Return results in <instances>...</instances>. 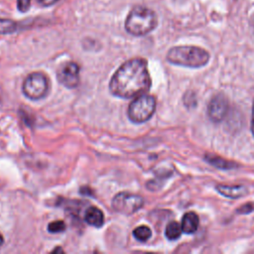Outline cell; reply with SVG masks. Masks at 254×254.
<instances>
[{
    "instance_id": "9",
    "label": "cell",
    "mask_w": 254,
    "mask_h": 254,
    "mask_svg": "<svg viewBox=\"0 0 254 254\" xmlns=\"http://www.w3.org/2000/svg\"><path fill=\"white\" fill-rule=\"evenodd\" d=\"M216 190L219 193L226 197L238 198L245 195L248 191L244 186H226V185H217Z\"/></svg>"
},
{
    "instance_id": "12",
    "label": "cell",
    "mask_w": 254,
    "mask_h": 254,
    "mask_svg": "<svg viewBox=\"0 0 254 254\" xmlns=\"http://www.w3.org/2000/svg\"><path fill=\"white\" fill-rule=\"evenodd\" d=\"M205 160L210 165H212L216 168H219V169H223V170L233 169V168H236V166H237L234 162H230V161H227L226 159L217 157L215 155H210V154L205 155Z\"/></svg>"
},
{
    "instance_id": "21",
    "label": "cell",
    "mask_w": 254,
    "mask_h": 254,
    "mask_svg": "<svg viewBox=\"0 0 254 254\" xmlns=\"http://www.w3.org/2000/svg\"><path fill=\"white\" fill-rule=\"evenodd\" d=\"M3 243V237H2V235L0 234V245Z\"/></svg>"
},
{
    "instance_id": "1",
    "label": "cell",
    "mask_w": 254,
    "mask_h": 254,
    "mask_svg": "<svg viewBox=\"0 0 254 254\" xmlns=\"http://www.w3.org/2000/svg\"><path fill=\"white\" fill-rule=\"evenodd\" d=\"M150 86L151 77L147 62L141 58H134L122 64L109 82L110 92L124 99L145 94Z\"/></svg>"
},
{
    "instance_id": "18",
    "label": "cell",
    "mask_w": 254,
    "mask_h": 254,
    "mask_svg": "<svg viewBox=\"0 0 254 254\" xmlns=\"http://www.w3.org/2000/svg\"><path fill=\"white\" fill-rule=\"evenodd\" d=\"M31 0H17L18 10L21 12H26L30 8Z\"/></svg>"
},
{
    "instance_id": "16",
    "label": "cell",
    "mask_w": 254,
    "mask_h": 254,
    "mask_svg": "<svg viewBox=\"0 0 254 254\" xmlns=\"http://www.w3.org/2000/svg\"><path fill=\"white\" fill-rule=\"evenodd\" d=\"M65 223L63 220H55L48 225V230L51 233H60L65 230Z\"/></svg>"
},
{
    "instance_id": "13",
    "label": "cell",
    "mask_w": 254,
    "mask_h": 254,
    "mask_svg": "<svg viewBox=\"0 0 254 254\" xmlns=\"http://www.w3.org/2000/svg\"><path fill=\"white\" fill-rule=\"evenodd\" d=\"M183 232L182 225L179 224L177 221H171L165 230V235L169 240H176L178 239Z\"/></svg>"
},
{
    "instance_id": "4",
    "label": "cell",
    "mask_w": 254,
    "mask_h": 254,
    "mask_svg": "<svg viewBox=\"0 0 254 254\" xmlns=\"http://www.w3.org/2000/svg\"><path fill=\"white\" fill-rule=\"evenodd\" d=\"M156 109V100L154 96L148 94H142L130 103L128 107L129 119L136 123H144L148 121L154 114Z\"/></svg>"
},
{
    "instance_id": "6",
    "label": "cell",
    "mask_w": 254,
    "mask_h": 254,
    "mask_svg": "<svg viewBox=\"0 0 254 254\" xmlns=\"http://www.w3.org/2000/svg\"><path fill=\"white\" fill-rule=\"evenodd\" d=\"M112 207L119 213L130 215L139 210L143 204L144 199L138 194L127 191L118 192L112 199Z\"/></svg>"
},
{
    "instance_id": "20",
    "label": "cell",
    "mask_w": 254,
    "mask_h": 254,
    "mask_svg": "<svg viewBox=\"0 0 254 254\" xmlns=\"http://www.w3.org/2000/svg\"><path fill=\"white\" fill-rule=\"evenodd\" d=\"M251 131L254 136V100H253V105H252V119H251Z\"/></svg>"
},
{
    "instance_id": "7",
    "label": "cell",
    "mask_w": 254,
    "mask_h": 254,
    "mask_svg": "<svg viewBox=\"0 0 254 254\" xmlns=\"http://www.w3.org/2000/svg\"><path fill=\"white\" fill-rule=\"evenodd\" d=\"M57 77L61 84L67 88H75L79 83V66L76 63L64 64L57 71Z\"/></svg>"
},
{
    "instance_id": "17",
    "label": "cell",
    "mask_w": 254,
    "mask_h": 254,
    "mask_svg": "<svg viewBox=\"0 0 254 254\" xmlns=\"http://www.w3.org/2000/svg\"><path fill=\"white\" fill-rule=\"evenodd\" d=\"M253 210H254V202H247V203L243 204L239 209H237V212L242 213V214H247Z\"/></svg>"
},
{
    "instance_id": "3",
    "label": "cell",
    "mask_w": 254,
    "mask_h": 254,
    "mask_svg": "<svg viewBox=\"0 0 254 254\" xmlns=\"http://www.w3.org/2000/svg\"><path fill=\"white\" fill-rule=\"evenodd\" d=\"M157 24L156 13L145 6L138 5L129 12L125 20V29L133 36H144L153 31Z\"/></svg>"
},
{
    "instance_id": "11",
    "label": "cell",
    "mask_w": 254,
    "mask_h": 254,
    "mask_svg": "<svg viewBox=\"0 0 254 254\" xmlns=\"http://www.w3.org/2000/svg\"><path fill=\"white\" fill-rule=\"evenodd\" d=\"M199 219L195 212L190 211L185 213V215L182 218V229L183 232L186 234H191L194 233L198 227Z\"/></svg>"
},
{
    "instance_id": "14",
    "label": "cell",
    "mask_w": 254,
    "mask_h": 254,
    "mask_svg": "<svg viewBox=\"0 0 254 254\" xmlns=\"http://www.w3.org/2000/svg\"><path fill=\"white\" fill-rule=\"evenodd\" d=\"M133 235L137 240L145 242L152 236V231L148 226L140 225L133 230Z\"/></svg>"
},
{
    "instance_id": "10",
    "label": "cell",
    "mask_w": 254,
    "mask_h": 254,
    "mask_svg": "<svg viewBox=\"0 0 254 254\" xmlns=\"http://www.w3.org/2000/svg\"><path fill=\"white\" fill-rule=\"evenodd\" d=\"M84 220L87 224L98 228L101 227L104 223V215L99 208L90 206L84 212Z\"/></svg>"
},
{
    "instance_id": "19",
    "label": "cell",
    "mask_w": 254,
    "mask_h": 254,
    "mask_svg": "<svg viewBox=\"0 0 254 254\" xmlns=\"http://www.w3.org/2000/svg\"><path fill=\"white\" fill-rule=\"evenodd\" d=\"M40 5L42 6H51V5H54L56 4L57 2H59L60 0H36Z\"/></svg>"
},
{
    "instance_id": "5",
    "label": "cell",
    "mask_w": 254,
    "mask_h": 254,
    "mask_svg": "<svg viewBox=\"0 0 254 254\" xmlns=\"http://www.w3.org/2000/svg\"><path fill=\"white\" fill-rule=\"evenodd\" d=\"M50 89V82L43 72L30 73L23 82V93L32 100H39L45 97Z\"/></svg>"
},
{
    "instance_id": "8",
    "label": "cell",
    "mask_w": 254,
    "mask_h": 254,
    "mask_svg": "<svg viewBox=\"0 0 254 254\" xmlns=\"http://www.w3.org/2000/svg\"><path fill=\"white\" fill-rule=\"evenodd\" d=\"M228 107V100L223 94L214 95L208 103L207 115L211 121L220 122L227 114Z\"/></svg>"
},
{
    "instance_id": "15",
    "label": "cell",
    "mask_w": 254,
    "mask_h": 254,
    "mask_svg": "<svg viewBox=\"0 0 254 254\" xmlns=\"http://www.w3.org/2000/svg\"><path fill=\"white\" fill-rule=\"evenodd\" d=\"M17 28H18V25L15 21L10 19L0 18V34L2 35L12 34L17 30Z\"/></svg>"
},
{
    "instance_id": "2",
    "label": "cell",
    "mask_w": 254,
    "mask_h": 254,
    "mask_svg": "<svg viewBox=\"0 0 254 254\" xmlns=\"http://www.w3.org/2000/svg\"><path fill=\"white\" fill-rule=\"evenodd\" d=\"M167 60L173 64L198 68L208 63L209 54L199 47L178 46L169 50Z\"/></svg>"
}]
</instances>
